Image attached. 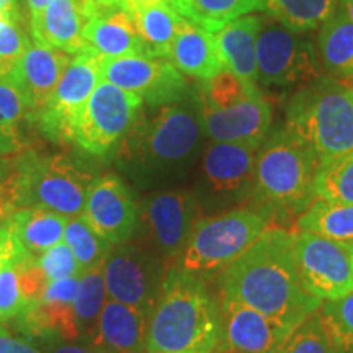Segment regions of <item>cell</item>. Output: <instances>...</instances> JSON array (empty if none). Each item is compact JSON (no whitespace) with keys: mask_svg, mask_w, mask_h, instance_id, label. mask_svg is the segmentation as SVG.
I'll return each instance as SVG.
<instances>
[{"mask_svg":"<svg viewBox=\"0 0 353 353\" xmlns=\"http://www.w3.org/2000/svg\"><path fill=\"white\" fill-rule=\"evenodd\" d=\"M219 288L221 299L244 304L294 330L322 304L304 288L294 252V232L285 228H268L221 273Z\"/></svg>","mask_w":353,"mask_h":353,"instance_id":"6da1fadb","label":"cell"},{"mask_svg":"<svg viewBox=\"0 0 353 353\" xmlns=\"http://www.w3.org/2000/svg\"><path fill=\"white\" fill-rule=\"evenodd\" d=\"M203 138L198 108L174 101L141 114L120 143L118 159L141 187H164L195 165Z\"/></svg>","mask_w":353,"mask_h":353,"instance_id":"7a4b0ae2","label":"cell"},{"mask_svg":"<svg viewBox=\"0 0 353 353\" xmlns=\"http://www.w3.org/2000/svg\"><path fill=\"white\" fill-rule=\"evenodd\" d=\"M221 303L205 281L179 265L167 268L149 317L148 353H213L221 335Z\"/></svg>","mask_w":353,"mask_h":353,"instance_id":"3957f363","label":"cell"},{"mask_svg":"<svg viewBox=\"0 0 353 353\" xmlns=\"http://www.w3.org/2000/svg\"><path fill=\"white\" fill-rule=\"evenodd\" d=\"M286 130L311 149L319 165L353 151V87L322 77L286 105Z\"/></svg>","mask_w":353,"mask_h":353,"instance_id":"277c9868","label":"cell"},{"mask_svg":"<svg viewBox=\"0 0 353 353\" xmlns=\"http://www.w3.org/2000/svg\"><path fill=\"white\" fill-rule=\"evenodd\" d=\"M314 154L288 130L270 132L255 159L252 200L267 216L307 208L314 198L317 174Z\"/></svg>","mask_w":353,"mask_h":353,"instance_id":"5b68a950","label":"cell"},{"mask_svg":"<svg viewBox=\"0 0 353 353\" xmlns=\"http://www.w3.org/2000/svg\"><path fill=\"white\" fill-rule=\"evenodd\" d=\"M20 208H44L74 218L83 213L94 175L64 154L21 152L15 164Z\"/></svg>","mask_w":353,"mask_h":353,"instance_id":"8992f818","label":"cell"},{"mask_svg":"<svg viewBox=\"0 0 353 353\" xmlns=\"http://www.w3.org/2000/svg\"><path fill=\"white\" fill-rule=\"evenodd\" d=\"M270 228V216L259 210L234 208L214 214H203L179 267L200 276L201 273H223Z\"/></svg>","mask_w":353,"mask_h":353,"instance_id":"52a82bcc","label":"cell"},{"mask_svg":"<svg viewBox=\"0 0 353 353\" xmlns=\"http://www.w3.org/2000/svg\"><path fill=\"white\" fill-rule=\"evenodd\" d=\"M259 148L210 141L201 152L195 193L201 211L234 210L252 196Z\"/></svg>","mask_w":353,"mask_h":353,"instance_id":"ba28073f","label":"cell"},{"mask_svg":"<svg viewBox=\"0 0 353 353\" xmlns=\"http://www.w3.org/2000/svg\"><path fill=\"white\" fill-rule=\"evenodd\" d=\"M306 33L263 19L257 37L259 82L265 87H304L324 74L319 51Z\"/></svg>","mask_w":353,"mask_h":353,"instance_id":"9c48e42d","label":"cell"},{"mask_svg":"<svg viewBox=\"0 0 353 353\" xmlns=\"http://www.w3.org/2000/svg\"><path fill=\"white\" fill-rule=\"evenodd\" d=\"M138 231L145 249L162 262L179 260L187 247L196 221L203 216L195 193L183 188L161 190L138 205Z\"/></svg>","mask_w":353,"mask_h":353,"instance_id":"30bf717a","label":"cell"},{"mask_svg":"<svg viewBox=\"0 0 353 353\" xmlns=\"http://www.w3.org/2000/svg\"><path fill=\"white\" fill-rule=\"evenodd\" d=\"M143 103L138 95L101 79L81 114L72 144L94 156H105L125 139Z\"/></svg>","mask_w":353,"mask_h":353,"instance_id":"8fae6325","label":"cell"},{"mask_svg":"<svg viewBox=\"0 0 353 353\" xmlns=\"http://www.w3.org/2000/svg\"><path fill=\"white\" fill-rule=\"evenodd\" d=\"M165 272L164 262L145 247L130 242L113 245L103 263L108 299L151 317Z\"/></svg>","mask_w":353,"mask_h":353,"instance_id":"7c38bea8","label":"cell"},{"mask_svg":"<svg viewBox=\"0 0 353 353\" xmlns=\"http://www.w3.org/2000/svg\"><path fill=\"white\" fill-rule=\"evenodd\" d=\"M100 81V61L97 57L88 52L70 57L64 76L34 117L39 131L56 144H72L81 114Z\"/></svg>","mask_w":353,"mask_h":353,"instance_id":"4fadbf2b","label":"cell"},{"mask_svg":"<svg viewBox=\"0 0 353 353\" xmlns=\"http://www.w3.org/2000/svg\"><path fill=\"white\" fill-rule=\"evenodd\" d=\"M352 247L353 244L312 232H294L299 276L307 293L317 301L343 298L353 291Z\"/></svg>","mask_w":353,"mask_h":353,"instance_id":"5bb4252c","label":"cell"},{"mask_svg":"<svg viewBox=\"0 0 353 353\" xmlns=\"http://www.w3.org/2000/svg\"><path fill=\"white\" fill-rule=\"evenodd\" d=\"M101 79L138 95L149 107L180 101L187 94L183 74L162 57L128 56L100 63Z\"/></svg>","mask_w":353,"mask_h":353,"instance_id":"9a60e30c","label":"cell"},{"mask_svg":"<svg viewBox=\"0 0 353 353\" xmlns=\"http://www.w3.org/2000/svg\"><path fill=\"white\" fill-rule=\"evenodd\" d=\"M196 103L203 132L210 141L260 148L270 134L272 107L260 92L224 107Z\"/></svg>","mask_w":353,"mask_h":353,"instance_id":"2e32d148","label":"cell"},{"mask_svg":"<svg viewBox=\"0 0 353 353\" xmlns=\"http://www.w3.org/2000/svg\"><path fill=\"white\" fill-rule=\"evenodd\" d=\"M82 214L95 232L112 245L126 244L138 232V205L126 183L114 174L94 180Z\"/></svg>","mask_w":353,"mask_h":353,"instance_id":"e0dca14e","label":"cell"},{"mask_svg":"<svg viewBox=\"0 0 353 353\" xmlns=\"http://www.w3.org/2000/svg\"><path fill=\"white\" fill-rule=\"evenodd\" d=\"M219 353H280L294 329L268 319L254 309L221 299Z\"/></svg>","mask_w":353,"mask_h":353,"instance_id":"ac0fdd59","label":"cell"},{"mask_svg":"<svg viewBox=\"0 0 353 353\" xmlns=\"http://www.w3.org/2000/svg\"><path fill=\"white\" fill-rule=\"evenodd\" d=\"M82 43V52H88L100 63L128 56H148L130 12L99 0H87Z\"/></svg>","mask_w":353,"mask_h":353,"instance_id":"d6986e66","label":"cell"},{"mask_svg":"<svg viewBox=\"0 0 353 353\" xmlns=\"http://www.w3.org/2000/svg\"><path fill=\"white\" fill-rule=\"evenodd\" d=\"M69 63L68 52L51 50L30 39L23 54L8 69L25 97L32 120L54 92Z\"/></svg>","mask_w":353,"mask_h":353,"instance_id":"ffe728a7","label":"cell"},{"mask_svg":"<svg viewBox=\"0 0 353 353\" xmlns=\"http://www.w3.org/2000/svg\"><path fill=\"white\" fill-rule=\"evenodd\" d=\"M85 21L87 0H51L38 17L30 20V32L33 41L76 56L83 51Z\"/></svg>","mask_w":353,"mask_h":353,"instance_id":"44dd1931","label":"cell"},{"mask_svg":"<svg viewBox=\"0 0 353 353\" xmlns=\"http://www.w3.org/2000/svg\"><path fill=\"white\" fill-rule=\"evenodd\" d=\"M263 17L249 15L231 21L214 33V43L224 69L247 83L257 85V37Z\"/></svg>","mask_w":353,"mask_h":353,"instance_id":"7402d4cb","label":"cell"},{"mask_svg":"<svg viewBox=\"0 0 353 353\" xmlns=\"http://www.w3.org/2000/svg\"><path fill=\"white\" fill-rule=\"evenodd\" d=\"M149 316L139 309L107 299L97 325L94 345L108 353L145 350Z\"/></svg>","mask_w":353,"mask_h":353,"instance_id":"603a6c76","label":"cell"},{"mask_svg":"<svg viewBox=\"0 0 353 353\" xmlns=\"http://www.w3.org/2000/svg\"><path fill=\"white\" fill-rule=\"evenodd\" d=\"M169 61L183 76L195 77L201 82L210 81L224 70L216 50L214 34L185 19L176 30Z\"/></svg>","mask_w":353,"mask_h":353,"instance_id":"cb8c5ba5","label":"cell"},{"mask_svg":"<svg viewBox=\"0 0 353 353\" xmlns=\"http://www.w3.org/2000/svg\"><path fill=\"white\" fill-rule=\"evenodd\" d=\"M68 221V216L44 208H20L10 216L20 244L37 259L64 241Z\"/></svg>","mask_w":353,"mask_h":353,"instance_id":"d4e9b609","label":"cell"},{"mask_svg":"<svg viewBox=\"0 0 353 353\" xmlns=\"http://www.w3.org/2000/svg\"><path fill=\"white\" fill-rule=\"evenodd\" d=\"M148 57L169 59L176 30L183 17L170 3H149L130 10Z\"/></svg>","mask_w":353,"mask_h":353,"instance_id":"484cf974","label":"cell"},{"mask_svg":"<svg viewBox=\"0 0 353 353\" xmlns=\"http://www.w3.org/2000/svg\"><path fill=\"white\" fill-rule=\"evenodd\" d=\"M317 51L329 74L353 79V21L342 7L321 26Z\"/></svg>","mask_w":353,"mask_h":353,"instance_id":"4316f807","label":"cell"},{"mask_svg":"<svg viewBox=\"0 0 353 353\" xmlns=\"http://www.w3.org/2000/svg\"><path fill=\"white\" fill-rule=\"evenodd\" d=\"M25 120H32L28 105L7 70L0 76V157L23 152Z\"/></svg>","mask_w":353,"mask_h":353,"instance_id":"83f0119b","label":"cell"},{"mask_svg":"<svg viewBox=\"0 0 353 353\" xmlns=\"http://www.w3.org/2000/svg\"><path fill=\"white\" fill-rule=\"evenodd\" d=\"M341 0H262L268 19L294 33H309L321 28L335 12Z\"/></svg>","mask_w":353,"mask_h":353,"instance_id":"f1b7e54d","label":"cell"},{"mask_svg":"<svg viewBox=\"0 0 353 353\" xmlns=\"http://www.w3.org/2000/svg\"><path fill=\"white\" fill-rule=\"evenodd\" d=\"M172 7L190 23L216 33L231 21L260 10L262 0H172Z\"/></svg>","mask_w":353,"mask_h":353,"instance_id":"f546056e","label":"cell"},{"mask_svg":"<svg viewBox=\"0 0 353 353\" xmlns=\"http://www.w3.org/2000/svg\"><path fill=\"white\" fill-rule=\"evenodd\" d=\"M299 231L353 244V203L316 200L298 218Z\"/></svg>","mask_w":353,"mask_h":353,"instance_id":"4dcf8cb0","label":"cell"},{"mask_svg":"<svg viewBox=\"0 0 353 353\" xmlns=\"http://www.w3.org/2000/svg\"><path fill=\"white\" fill-rule=\"evenodd\" d=\"M103 263L105 262L87 268L79 276L74 309H76V321L81 342L94 343L101 309H103L108 299L107 286H105Z\"/></svg>","mask_w":353,"mask_h":353,"instance_id":"1f68e13d","label":"cell"},{"mask_svg":"<svg viewBox=\"0 0 353 353\" xmlns=\"http://www.w3.org/2000/svg\"><path fill=\"white\" fill-rule=\"evenodd\" d=\"M64 242L72 250L82 272L105 262L113 247L95 232V229L88 224L83 214L69 218L64 231Z\"/></svg>","mask_w":353,"mask_h":353,"instance_id":"d6a6232c","label":"cell"},{"mask_svg":"<svg viewBox=\"0 0 353 353\" xmlns=\"http://www.w3.org/2000/svg\"><path fill=\"white\" fill-rule=\"evenodd\" d=\"M314 196L317 200L353 203V151L317 167Z\"/></svg>","mask_w":353,"mask_h":353,"instance_id":"836d02e7","label":"cell"},{"mask_svg":"<svg viewBox=\"0 0 353 353\" xmlns=\"http://www.w3.org/2000/svg\"><path fill=\"white\" fill-rule=\"evenodd\" d=\"M317 314L337 347L343 353H353V291L343 298L324 301Z\"/></svg>","mask_w":353,"mask_h":353,"instance_id":"e575fe53","label":"cell"},{"mask_svg":"<svg viewBox=\"0 0 353 353\" xmlns=\"http://www.w3.org/2000/svg\"><path fill=\"white\" fill-rule=\"evenodd\" d=\"M280 353H343L329 330L325 329L321 316L312 314L290 335Z\"/></svg>","mask_w":353,"mask_h":353,"instance_id":"d590c367","label":"cell"},{"mask_svg":"<svg viewBox=\"0 0 353 353\" xmlns=\"http://www.w3.org/2000/svg\"><path fill=\"white\" fill-rule=\"evenodd\" d=\"M28 43L23 12L0 17V65L3 69L8 70L17 63Z\"/></svg>","mask_w":353,"mask_h":353,"instance_id":"8d00e7d4","label":"cell"},{"mask_svg":"<svg viewBox=\"0 0 353 353\" xmlns=\"http://www.w3.org/2000/svg\"><path fill=\"white\" fill-rule=\"evenodd\" d=\"M23 247L20 249V252ZM3 267L0 273V324L7 325L15 319L21 307V296L19 286V255Z\"/></svg>","mask_w":353,"mask_h":353,"instance_id":"74e56055","label":"cell"},{"mask_svg":"<svg viewBox=\"0 0 353 353\" xmlns=\"http://www.w3.org/2000/svg\"><path fill=\"white\" fill-rule=\"evenodd\" d=\"M38 263L41 265L43 272L46 273L48 280L56 281L69 276H79L82 273L81 265L77 263L72 250L65 242H59L50 250L38 257Z\"/></svg>","mask_w":353,"mask_h":353,"instance_id":"f35d334b","label":"cell"},{"mask_svg":"<svg viewBox=\"0 0 353 353\" xmlns=\"http://www.w3.org/2000/svg\"><path fill=\"white\" fill-rule=\"evenodd\" d=\"M19 210V198H17V176L13 165H8L7 170L0 164V226Z\"/></svg>","mask_w":353,"mask_h":353,"instance_id":"ab89813d","label":"cell"},{"mask_svg":"<svg viewBox=\"0 0 353 353\" xmlns=\"http://www.w3.org/2000/svg\"><path fill=\"white\" fill-rule=\"evenodd\" d=\"M41 343L43 353H108L101 348L95 347L94 343L81 341H64L57 335H48V337L38 341Z\"/></svg>","mask_w":353,"mask_h":353,"instance_id":"60d3db41","label":"cell"},{"mask_svg":"<svg viewBox=\"0 0 353 353\" xmlns=\"http://www.w3.org/2000/svg\"><path fill=\"white\" fill-rule=\"evenodd\" d=\"M19 237H17L15 231H13L10 218L0 226V273H2L3 267L20 252L21 249Z\"/></svg>","mask_w":353,"mask_h":353,"instance_id":"b9f144b4","label":"cell"},{"mask_svg":"<svg viewBox=\"0 0 353 353\" xmlns=\"http://www.w3.org/2000/svg\"><path fill=\"white\" fill-rule=\"evenodd\" d=\"M0 353H43V350L0 324Z\"/></svg>","mask_w":353,"mask_h":353,"instance_id":"7bdbcfd3","label":"cell"},{"mask_svg":"<svg viewBox=\"0 0 353 353\" xmlns=\"http://www.w3.org/2000/svg\"><path fill=\"white\" fill-rule=\"evenodd\" d=\"M99 2L108 3V6H120L126 12H130L134 7L149 6V3H170L172 6V0H99Z\"/></svg>","mask_w":353,"mask_h":353,"instance_id":"ee69618b","label":"cell"},{"mask_svg":"<svg viewBox=\"0 0 353 353\" xmlns=\"http://www.w3.org/2000/svg\"><path fill=\"white\" fill-rule=\"evenodd\" d=\"M0 13L2 15H17V13H21L20 0H0Z\"/></svg>","mask_w":353,"mask_h":353,"instance_id":"f6af8a7d","label":"cell"},{"mask_svg":"<svg viewBox=\"0 0 353 353\" xmlns=\"http://www.w3.org/2000/svg\"><path fill=\"white\" fill-rule=\"evenodd\" d=\"M51 0H26V8H28V15L30 20L38 17L39 13L43 12V8L50 3Z\"/></svg>","mask_w":353,"mask_h":353,"instance_id":"bcb514c9","label":"cell"},{"mask_svg":"<svg viewBox=\"0 0 353 353\" xmlns=\"http://www.w3.org/2000/svg\"><path fill=\"white\" fill-rule=\"evenodd\" d=\"M341 7L342 10L350 17V20L353 21V0H341Z\"/></svg>","mask_w":353,"mask_h":353,"instance_id":"7dc6e473","label":"cell"},{"mask_svg":"<svg viewBox=\"0 0 353 353\" xmlns=\"http://www.w3.org/2000/svg\"><path fill=\"white\" fill-rule=\"evenodd\" d=\"M3 72H7V70H6V69H3V68H2V65H0V76H2V74H3Z\"/></svg>","mask_w":353,"mask_h":353,"instance_id":"c3c4849f","label":"cell"},{"mask_svg":"<svg viewBox=\"0 0 353 353\" xmlns=\"http://www.w3.org/2000/svg\"><path fill=\"white\" fill-rule=\"evenodd\" d=\"M352 270H353V247H352Z\"/></svg>","mask_w":353,"mask_h":353,"instance_id":"681fc988","label":"cell"}]
</instances>
